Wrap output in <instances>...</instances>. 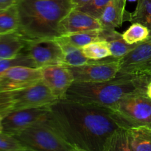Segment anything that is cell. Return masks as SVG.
I'll return each mask as SVG.
<instances>
[{
    "label": "cell",
    "mask_w": 151,
    "mask_h": 151,
    "mask_svg": "<svg viewBox=\"0 0 151 151\" xmlns=\"http://www.w3.org/2000/svg\"><path fill=\"white\" fill-rule=\"evenodd\" d=\"M50 122L78 151H104L120 128L108 108L63 98L50 106Z\"/></svg>",
    "instance_id": "obj_1"
},
{
    "label": "cell",
    "mask_w": 151,
    "mask_h": 151,
    "mask_svg": "<svg viewBox=\"0 0 151 151\" xmlns=\"http://www.w3.org/2000/svg\"><path fill=\"white\" fill-rule=\"evenodd\" d=\"M17 31L27 40L53 39L60 36V20L74 8L70 0H17Z\"/></svg>",
    "instance_id": "obj_2"
},
{
    "label": "cell",
    "mask_w": 151,
    "mask_h": 151,
    "mask_svg": "<svg viewBox=\"0 0 151 151\" xmlns=\"http://www.w3.org/2000/svg\"><path fill=\"white\" fill-rule=\"evenodd\" d=\"M151 76L119 73L101 82L74 81L65 98L87 104L110 108L130 94L147 92Z\"/></svg>",
    "instance_id": "obj_3"
},
{
    "label": "cell",
    "mask_w": 151,
    "mask_h": 151,
    "mask_svg": "<svg viewBox=\"0 0 151 151\" xmlns=\"http://www.w3.org/2000/svg\"><path fill=\"white\" fill-rule=\"evenodd\" d=\"M58 99L42 81L29 86L0 91V114L22 109L51 106Z\"/></svg>",
    "instance_id": "obj_4"
},
{
    "label": "cell",
    "mask_w": 151,
    "mask_h": 151,
    "mask_svg": "<svg viewBox=\"0 0 151 151\" xmlns=\"http://www.w3.org/2000/svg\"><path fill=\"white\" fill-rule=\"evenodd\" d=\"M108 109L120 128H151V99L147 92L130 94Z\"/></svg>",
    "instance_id": "obj_5"
},
{
    "label": "cell",
    "mask_w": 151,
    "mask_h": 151,
    "mask_svg": "<svg viewBox=\"0 0 151 151\" xmlns=\"http://www.w3.org/2000/svg\"><path fill=\"white\" fill-rule=\"evenodd\" d=\"M15 137L28 151H78L49 119L29 127Z\"/></svg>",
    "instance_id": "obj_6"
},
{
    "label": "cell",
    "mask_w": 151,
    "mask_h": 151,
    "mask_svg": "<svg viewBox=\"0 0 151 151\" xmlns=\"http://www.w3.org/2000/svg\"><path fill=\"white\" fill-rule=\"evenodd\" d=\"M78 82H101L115 78L119 72V58L112 56L84 65L68 66Z\"/></svg>",
    "instance_id": "obj_7"
},
{
    "label": "cell",
    "mask_w": 151,
    "mask_h": 151,
    "mask_svg": "<svg viewBox=\"0 0 151 151\" xmlns=\"http://www.w3.org/2000/svg\"><path fill=\"white\" fill-rule=\"evenodd\" d=\"M50 114V106L10 112L3 116V132L16 136L29 127L48 119Z\"/></svg>",
    "instance_id": "obj_8"
},
{
    "label": "cell",
    "mask_w": 151,
    "mask_h": 151,
    "mask_svg": "<svg viewBox=\"0 0 151 151\" xmlns=\"http://www.w3.org/2000/svg\"><path fill=\"white\" fill-rule=\"evenodd\" d=\"M23 52L29 56L37 68L63 64V52L55 38L27 40Z\"/></svg>",
    "instance_id": "obj_9"
},
{
    "label": "cell",
    "mask_w": 151,
    "mask_h": 151,
    "mask_svg": "<svg viewBox=\"0 0 151 151\" xmlns=\"http://www.w3.org/2000/svg\"><path fill=\"white\" fill-rule=\"evenodd\" d=\"M119 72L151 76V35L119 58Z\"/></svg>",
    "instance_id": "obj_10"
},
{
    "label": "cell",
    "mask_w": 151,
    "mask_h": 151,
    "mask_svg": "<svg viewBox=\"0 0 151 151\" xmlns=\"http://www.w3.org/2000/svg\"><path fill=\"white\" fill-rule=\"evenodd\" d=\"M41 81L40 68L16 66L0 74V91L29 86Z\"/></svg>",
    "instance_id": "obj_11"
},
{
    "label": "cell",
    "mask_w": 151,
    "mask_h": 151,
    "mask_svg": "<svg viewBox=\"0 0 151 151\" xmlns=\"http://www.w3.org/2000/svg\"><path fill=\"white\" fill-rule=\"evenodd\" d=\"M40 69L41 81L53 95L58 100L65 98L68 90L75 81L70 69L66 66L54 65L41 67Z\"/></svg>",
    "instance_id": "obj_12"
},
{
    "label": "cell",
    "mask_w": 151,
    "mask_h": 151,
    "mask_svg": "<svg viewBox=\"0 0 151 151\" xmlns=\"http://www.w3.org/2000/svg\"><path fill=\"white\" fill-rule=\"evenodd\" d=\"M101 28L99 19L74 7L60 20L58 32L62 35Z\"/></svg>",
    "instance_id": "obj_13"
},
{
    "label": "cell",
    "mask_w": 151,
    "mask_h": 151,
    "mask_svg": "<svg viewBox=\"0 0 151 151\" xmlns=\"http://www.w3.org/2000/svg\"><path fill=\"white\" fill-rule=\"evenodd\" d=\"M127 0H111L103 10L99 19L102 28L115 29L126 21H129L131 13L125 10Z\"/></svg>",
    "instance_id": "obj_14"
},
{
    "label": "cell",
    "mask_w": 151,
    "mask_h": 151,
    "mask_svg": "<svg viewBox=\"0 0 151 151\" xmlns=\"http://www.w3.org/2000/svg\"><path fill=\"white\" fill-rule=\"evenodd\" d=\"M27 40L17 30L0 33V59L19 56L26 47Z\"/></svg>",
    "instance_id": "obj_15"
},
{
    "label": "cell",
    "mask_w": 151,
    "mask_h": 151,
    "mask_svg": "<svg viewBox=\"0 0 151 151\" xmlns=\"http://www.w3.org/2000/svg\"><path fill=\"white\" fill-rule=\"evenodd\" d=\"M109 31L110 29H109L101 28V29H93V30L62 35L55 38L78 47V48H82L83 46L91 42L106 41L109 36Z\"/></svg>",
    "instance_id": "obj_16"
},
{
    "label": "cell",
    "mask_w": 151,
    "mask_h": 151,
    "mask_svg": "<svg viewBox=\"0 0 151 151\" xmlns=\"http://www.w3.org/2000/svg\"><path fill=\"white\" fill-rule=\"evenodd\" d=\"M131 151H151V128L141 126L128 129Z\"/></svg>",
    "instance_id": "obj_17"
},
{
    "label": "cell",
    "mask_w": 151,
    "mask_h": 151,
    "mask_svg": "<svg viewBox=\"0 0 151 151\" xmlns=\"http://www.w3.org/2000/svg\"><path fill=\"white\" fill-rule=\"evenodd\" d=\"M61 47L63 52V59L62 66H77L88 63L91 60L87 58L83 53L81 48L72 46L68 43L62 41L55 38Z\"/></svg>",
    "instance_id": "obj_18"
},
{
    "label": "cell",
    "mask_w": 151,
    "mask_h": 151,
    "mask_svg": "<svg viewBox=\"0 0 151 151\" xmlns=\"http://www.w3.org/2000/svg\"><path fill=\"white\" fill-rule=\"evenodd\" d=\"M106 41H108L111 56L116 58H121L131 52L137 44H129L123 39L122 34L115 29H111Z\"/></svg>",
    "instance_id": "obj_19"
},
{
    "label": "cell",
    "mask_w": 151,
    "mask_h": 151,
    "mask_svg": "<svg viewBox=\"0 0 151 151\" xmlns=\"http://www.w3.org/2000/svg\"><path fill=\"white\" fill-rule=\"evenodd\" d=\"M131 151L128 129L119 128L111 134L105 146L104 151Z\"/></svg>",
    "instance_id": "obj_20"
},
{
    "label": "cell",
    "mask_w": 151,
    "mask_h": 151,
    "mask_svg": "<svg viewBox=\"0 0 151 151\" xmlns=\"http://www.w3.org/2000/svg\"><path fill=\"white\" fill-rule=\"evenodd\" d=\"M81 50L87 58L93 60H101L111 56L109 43L106 41L91 42L83 46Z\"/></svg>",
    "instance_id": "obj_21"
},
{
    "label": "cell",
    "mask_w": 151,
    "mask_h": 151,
    "mask_svg": "<svg viewBox=\"0 0 151 151\" xmlns=\"http://www.w3.org/2000/svg\"><path fill=\"white\" fill-rule=\"evenodd\" d=\"M130 22H138L147 27L151 35V0H137L135 10L131 13Z\"/></svg>",
    "instance_id": "obj_22"
},
{
    "label": "cell",
    "mask_w": 151,
    "mask_h": 151,
    "mask_svg": "<svg viewBox=\"0 0 151 151\" xmlns=\"http://www.w3.org/2000/svg\"><path fill=\"white\" fill-rule=\"evenodd\" d=\"M19 16L16 4L0 10V33L17 30Z\"/></svg>",
    "instance_id": "obj_23"
},
{
    "label": "cell",
    "mask_w": 151,
    "mask_h": 151,
    "mask_svg": "<svg viewBox=\"0 0 151 151\" xmlns=\"http://www.w3.org/2000/svg\"><path fill=\"white\" fill-rule=\"evenodd\" d=\"M123 39L129 44H137L150 36V30L147 27L134 22L122 34Z\"/></svg>",
    "instance_id": "obj_24"
},
{
    "label": "cell",
    "mask_w": 151,
    "mask_h": 151,
    "mask_svg": "<svg viewBox=\"0 0 151 151\" xmlns=\"http://www.w3.org/2000/svg\"><path fill=\"white\" fill-rule=\"evenodd\" d=\"M16 66H29L37 68L28 55L22 52L19 56L11 59H0V74L7 69Z\"/></svg>",
    "instance_id": "obj_25"
},
{
    "label": "cell",
    "mask_w": 151,
    "mask_h": 151,
    "mask_svg": "<svg viewBox=\"0 0 151 151\" xmlns=\"http://www.w3.org/2000/svg\"><path fill=\"white\" fill-rule=\"evenodd\" d=\"M0 151H28L15 136L0 132Z\"/></svg>",
    "instance_id": "obj_26"
},
{
    "label": "cell",
    "mask_w": 151,
    "mask_h": 151,
    "mask_svg": "<svg viewBox=\"0 0 151 151\" xmlns=\"http://www.w3.org/2000/svg\"><path fill=\"white\" fill-rule=\"evenodd\" d=\"M111 1V0H91L89 2L78 9L99 19Z\"/></svg>",
    "instance_id": "obj_27"
},
{
    "label": "cell",
    "mask_w": 151,
    "mask_h": 151,
    "mask_svg": "<svg viewBox=\"0 0 151 151\" xmlns=\"http://www.w3.org/2000/svg\"><path fill=\"white\" fill-rule=\"evenodd\" d=\"M17 0H0V10L7 8L16 4Z\"/></svg>",
    "instance_id": "obj_28"
},
{
    "label": "cell",
    "mask_w": 151,
    "mask_h": 151,
    "mask_svg": "<svg viewBox=\"0 0 151 151\" xmlns=\"http://www.w3.org/2000/svg\"><path fill=\"white\" fill-rule=\"evenodd\" d=\"M91 0H70L71 3L75 8H78L82 6L85 5L86 4L88 3Z\"/></svg>",
    "instance_id": "obj_29"
},
{
    "label": "cell",
    "mask_w": 151,
    "mask_h": 151,
    "mask_svg": "<svg viewBox=\"0 0 151 151\" xmlns=\"http://www.w3.org/2000/svg\"><path fill=\"white\" fill-rule=\"evenodd\" d=\"M147 94L149 97L151 99V81L149 83L148 86L147 88Z\"/></svg>",
    "instance_id": "obj_30"
},
{
    "label": "cell",
    "mask_w": 151,
    "mask_h": 151,
    "mask_svg": "<svg viewBox=\"0 0 151 151\" xmlns=\"http://www.w3.org/2000/svg\"><path fill=\"white\" fill-rule=\"evenodd\" d=\"M2 119H3V116H2V115L0 114V132H2V131H3Z\"/></svg>",
    "instance_id": "obj_31"
}]
</instances>
